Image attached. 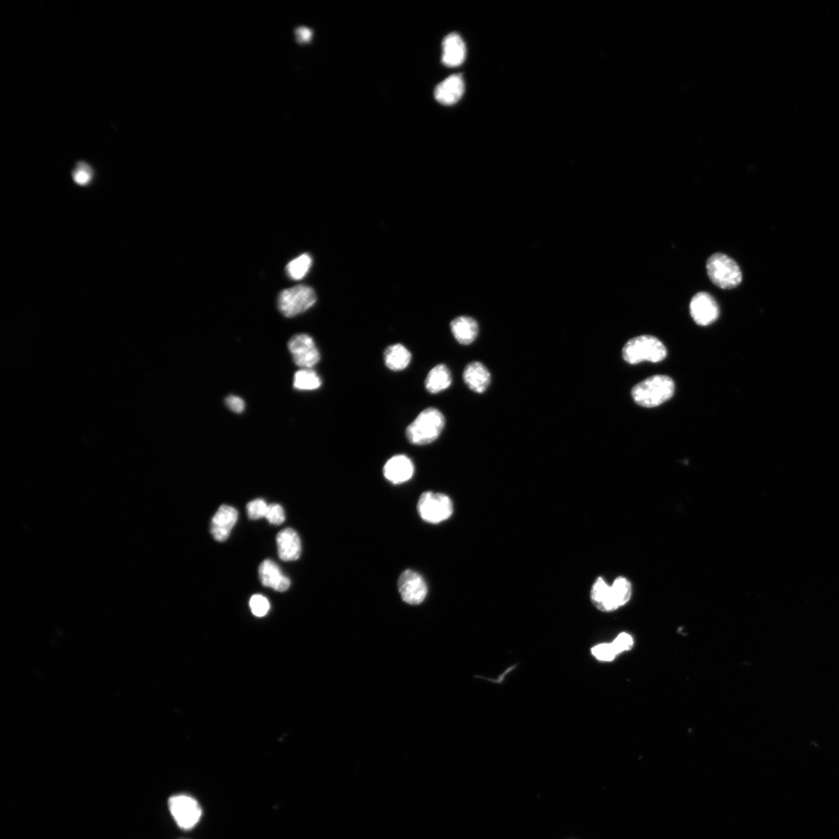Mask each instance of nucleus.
I'll use <instances>...</instances> for the list:
<instances>
[{"label":"nucleus","mask_w":839,"mask_h":839,"mask_svg":"<svg viewBox=\"0 0 839 839\" xmlns=\"http://www.w3.org/2000/svg\"><path fill=\"white\" fill-rule=\"evenodd\" d=\"M279 557L283 561H295L301 557V539L294 529L282 530L276 537Z\"/></svg>","instance_id":"obj_14"},{"label":"nucleus","mask_w":839,"mask_h":839,"mask_svg":"<svg viewBox=\"0 0 839 839\" xmlns=\"http://www.w3.org/2000/svg\"><path fill=\"white\" fill-rule=\"evenodd\" d=\"M463 379L472 391L482 393L489 387L491 377L488 370L482 363L474 362L466 366Z\"/></svg>","instance_id":"obj_16"},{"label":"nucleus","mask_w":839,"mask_h":839,"mask_svg":"<svg viewBox=\"0 0 839 839\" xmlns=\"http://www.w3.org/2000/svg\"><path fill=\"white\" fill-rule=\"evenodd\" d=\"M296 39L299 44H306L311 41L313 32L306 27H299L295 32Z\"/></svg>","instance_id":"obj_32"},{"label":"nucleus","mask_w":839,"mask_h":839,"mask_svg":"<svg viewBox=\"0 0 839 839\" xmlns=\"http://www.w3.org/2000/svg\"><path fill=\"white\" fill-rule=\"evenodd\" d=\"M289 349L295 363L303 369H312L320 360V354L310 335H296L289 342Z\"/></svg>","instance_id":"obj_9"},{"label":"nucleus","mask_w":839,"mask_h":839,"mask_svg":"<svg viewBox=\"0 0 839 839\" xmlns=\"http://www.w3.org/2000/svg\"><path fill=\"white\" fill-rule=\"evenodd\" d=\"M398 589L403 601L413 605L422 604L429 591L423 576L412 570L404 571L400 574Z\"/></svg>","instance_id":"obj_8"},{"label":"nucleus","mask_w":839,"mask_h":839,"mask_svg":"<svg viewBox=\"0 0 839 839\" xmlns=\"http://www.w3.org/2000/svg\"><path fill=\"white\" fill-rule=\"evenodd\" d=\"M384 360L387 368L394 372L406 369L411 361L410 352L402 344L396 343L386 348Z\"/></svg>","instance_id":"obj_20"},{"label":"nucleus","mask_w":839,"mask_h":839,"mask_svg":"<svg viewBox=\"0 0 839 839\" xmlns=\"http://www.w3.org/2000/svg\"><path fill=\"white\" fill-rule=\"evenodd\" d=\"M690 314L696 324L708 326L720 316V308L714 298L707 292H699L690 303Z\"/></svg>","instance_id":"obj_10"},{"label":"nucleus","mask_w":839,"mask_h":839,"mask_svg":"<svg viewBox=\"0 0 839 839\" xmlns=\"http://www.w3.org/2000/svg\"><path fill=\"white\" fill-rule=\"evenodd\" d=\"M675 383L670 377L657 374L636 385L631 394L638 405L653 408L669 400L675 393Z\"/></svg>","instance_id":"obj_1"},{"label":"nucleus","mask_w":839,"mask_h":839,"mask_svg":"<svg viewBox=\"0 0 839 839\" xmlns=\"http://www.w3.org/2000/svg\"><path fill=\"white\" fill-rule=\"evenodd\" d=\"M443 63L448 67L459 66L465 61L467 49L460 35L452 33L443 42Z\"/></svg>","instance_id":"obj_17"},{"label":"nucleus","mask_w":839,"mask_h":839,"mask_svg":"<svg viewBox=\"0 0 839 839\" xmlns=\"http://www.w3.org/2000/svg\"><path fill=\"white\" fill-rule=\"evenodd\" d=\"M238 519L236 509L229 505H222L213 516L211 523V534L215 541L225 542L229 538L232 529Z\"/></svg>","instance_id":"obj_11"},{"label":"nucleus","mask_w":839,"mask_h":839,"mask_svg":"<svg viewBox=\"0 0 839 839\" xmlns=\"http://www.w3.org/2000/svg\"><path fill=\"white\" fill-rule=\"evenodd\" d=\"M633 636L626 633H619L612 642L613 646L617 650L618 655L631 650L633 647Z\"/></svg>","instance_id":"obj_29"},{"label":"nucleus","mask_w":839,"mask_h":839,"mask_svg":"<svg viewBox=\"0 0 839 839\" xmlns=\"http://www.w3.org/2000/svg\"><path fill=\"white\" fill-rule=\"evenodd\" d=\"M591 653L599 662H611L619 655L612 643H599L591 649Z\"/></svg>","instance_id":"obj_26"},{"label":"nucleus","mask_w":839,"mask_h":839,"mask_svg":"<svg viewBox=\"0 0 839 839\" xmlns=\"http://www.w3.org/2000/svg\"><path fill=\"white\" fill-rule=\"evenodd\" d=\"M312 262L311 257L307 253L290 261L286 267V272L289 278L294 280L303 279L309 272Z\"/></svg>","instance_id":"obj_22"},{"label":"nucleus","mask_w":839,"mask_h":839,"mask_svg":"<svg viewBox=\"0 0 839 839\" xmlns=\"http://www.w3.org/2000/svg\"><path fill=\"white\" fill-rule=\"evenodd\" d=\"M451 329L455 340L463 346L473 343L479 333L477 322L469 317H459L453 320Z\"/></svg>","instance_id":"obj_18"},{"label":"nucleus","mask_w":839,"mask_h":839,"mask_svg":"<svg viewBox=\"0 0 839 839\" xmlns=\"http://www.w3.org/2000/svg\"><path fill=\"white\" fill-rule=\"evenodd\" d=\"M169 808L179 828L189 830L196 826L201 819V808L196 800L187 795L170 798Z\"/></svg>","instance_id":"obj_7"},{"label":"nucleus","mask_w":839,"mask_h":839,"mask_svg":"<svg viewBox=\"0 0 839 839\" xmlns=\"http://www.w3.org/2000/svg\"><path fill=\"white\" fill-rule=\"evenodd\" d=\"M667 356V349L655 336L643 335L629 340L624 347V360L631 365L643 362H660Z\"/></svg>","instance_id":"obj_3"},{"label":"nucleus","mask_w":839,"mask_h":839,"mask_svg":"<svg viewBox=\"0 0 839 839\" xmlns=\"http://www.w3.org/2000/svg\"><path fill=\"white\" fill-rule=\"evenodd\" d=\"M226 404L230 410L236 414L242 413L245 408L244 401L236 396H229L226 399Z\"/></svg>","instance_id":"obj_31"},{"label":"nucleus","mask_w":839,"mask_h":839,"mask_svg":"<svg viewBox=\"0 0 839 839\" xmlns=\"http://www.w3.org/2000/svg\"><path fill=\"white\" fill-rule=\"evenodd\" d=\"M316 301L317 296L312 288L297 286L281 292L278 305L284 317H294L310 309Z\"/></svg>","instance_id":"obj_6"},{"label":"nucleus","mask_w":839,"mask_h":839,"mask_svg":"<svg viewBox=\"0 0 839 839\" xmlns=\"http://www.w3.org/2000/svg\"><path fill=\"white\" fill-rule=\"evenodd\" d=\"M250 607L254 616L263 617L270 610V603L265 596L256 595L251 598Z\"/></svg>","instance_id":"obj_28"},{"label":"nucleus","mask_w":839,"mask_h":839,"mask_svg":"<svg viewBox=\"0 0 839 839\" xmlns=\"http://www.w3.org/2000/svg\"><path fill=\"white\" fill-rule=\"evenodd\" d=\"M267 510L268 505L263 499L253 500L246 505L247 515L251 520L265 518Z\"/></svg>","instance_id":"obj_27"},{"label":"nucleus","mask_w":839,"mask_h":839,"mask_svg":"<svg viewBox=\"0 0 839 839\" xmlns=\"http://www.w3.org/2000/svg\"><path fill=\"white\" fill-rule=\"evenodd\" d=\"M452 374L447 366L439 365L433 368L425 380L427 391L438 393L446 391L452 384Z\"/></svg>","instance_id":"obj_19"},{"label":"nucleus","mask_w":839,"mask_h":839,"mask_svg":"<svg viewBox=\"0 0 839 839\" xmlns=\"http://www.w3.org/2000/svg\"><path fill=\"white\" fill-rule=\"evenodd\" d=\"M707 270L712 282L722 289L736 288L743 281V273L738 265L721 253H714L709 258Z\"/></svg>","instance_id":"obj_4"},{"label":"nucleus","mask_w":839,"mask_h":839,"mask_svg":"<svg viewBox=\"0 0 839 839\" xmlns=\"http://www.w3.org/2000/svg\"><path fill=\"white\" fill-rule=\"evenodd\" d=\"M610 591V586L603 579L596 580L591 591V600L599 610H603L608 599Z\"/></svg>","instance_id":"obj_25"},{"label":"nucleus","mask_w":839,"mask_h":839,"mask_svg":"<svg viewBox=\"0 0 839 839\" xmlns=\"http://www.w3.org/2000/svg\"><path fill=\"white\" fill-rule=\"evenodd\" d=\"M72 176L74 182L77 185L87 187L93 182L94 171L87 163L80 161L74 168Z\"/></svg>","instance_id":"obj_24"},{"label":"nucleus","mask_w":839,"mask_h":839,"mask_svg":"<svg viewBox=\"0 0 839 839\" xmlns=\"http://www.w3.org/2000/svg\"><path fill=\"white\" fill-rule=\"evenodd\" d=\"M265 518L272 524L279 526L286 520V515H284V509L280 505L272 504L268 505Z\"/></svg>","instance_id":"obj_30"},{"label":"nucleus","mask_w":839,"mask_h":839,"mask_svg":"<svg viewBox=\"0 0 839 839\" xmlns=\"http://www.w3.org/2000/svg\"><path fill=\"white\" fill-rule=\"evenodd\" d=\"M321 385V379L311 369H303L295 374L294 387L298 391H315Z\"/></svg>","instance_id":"obj_21"},{"label":"nucleus","mask_w":839,"mask_h":839,"mask_svg":"<svg viewBox=\"0 0 839 839\" xmlns=\"http://www.w3.org/2000/svg\"><path fill=\"white\" fill-rule=\"evenodd\" d=\"M445 424V417L439 410L433 408L425 409L408 427L407 438L411 444L429 445L439 437Z\"/></svg>","instance_id":"obj_2"},{"label":"nucleus","mask_w":839,"mask_h":839,"mask_svg":"<svg viewBox=\"0 0 839 839\" xmlns=\"http://www.w3.org/2000/svg\"><path fill=\"white\" fill-rule=\"evenodd\" d=\"M415 466L408 456L398 455L392 457L385 464L384 474L393 484L406 483L413 477Z\"/></svg>","instance_id":"obj_12"},{"label":"nucleus","mask_w":839,"mask_h":839,"mask_svg":"<svg viewBox=\"0 0 839 839\" xmlns=\"http://www.w3.org/2000/svg\"><path fill=\"white\" fill-rule=\"evenodd\" d=\"M465 92V84L460 74L453 75L440 82L434 91V97L441 104L453 105L458 102Z\"/></svg>","instance_id":"obj_13"},{"label":"nucleus","mask_w":839,"mask_h":839,"mask_svg":"<svg viewBox=\"0 0 839 839\" xmlns=\"http://www.w3.org/2000/svg\"><path fill=\"white\" fill-rule=\"evenodd\" d=\"M260 579L263 586L277 591H286L290 587V580L282 574L281 569L271 560H265L259 567Z\"/></svg>","instance_id":"obj_15"},{"label":"nucleus","mask_w":839,"mask_h":839,"mask_svg":"<svg viewBox=\"0 0 839 839\" xmlns=\"http://www.w3.org/2000/svg\"><path fill=\"white\" fill-rule=\"evenodd\" d=\"M417 511L424 521L439 524L450 518L453 513V504L446 494L427 491L419 498Z\"/></svg>","instance_id":"obj_5"},{"label":"nucleus","mask_w":839,"mask_h":839,"mask_svg":"<svg viewBox=\"0 0 839 839\" xmlns=\"http://www.w3.org/2000/svg\"><path fill=\"white\" fill-rule=\"evenodd\" d=\"M614 598L619 606H624L631 599L632 595L631 584L624 578H618L611 586Z\"/></svg>","instance_id":"obj_23"}]
</instances>
